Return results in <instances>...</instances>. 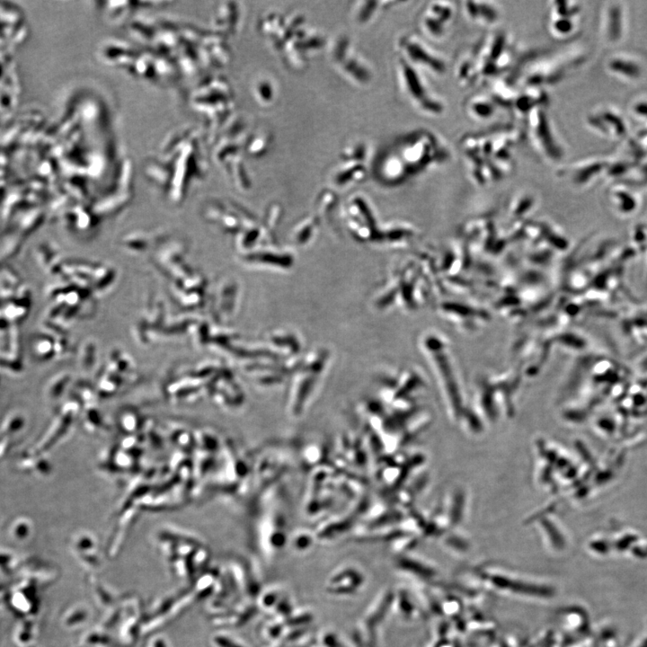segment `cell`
Here are the masks:
<instances>
[{"label": "cell", "mask_w": 647, "mask_h": 647, "mask_svg": "<svg viewBox=\"0 0 647 647\" xmlns=\"http://www.w3.org/2000/svg\"><path fill=\"white\" fill-rule=\"evenodd\" d=\"M450 146L438 133L425 128L399 136L386 147L375 163L378 179L386 184L401 185L448 164Z\"/></svg>", "instance_id": "6da1fadb"}, {"label": "cell", "mask_w": 647, "mask_h": 647, "mask_svg": "<svg viewBox=\"0 0 647 647\" xmlns=\"http://www.w3.org/2000/svg\"><path fill=\"white\" fill-rule=\"evenodd\" d=\"M522 135L512 123L496 124L465 134L459 140V149L471 181L485 186L510 176Z\"/></svg>", "instance_id": "7a4b0ae2"}, {"label": "cell", "mask_w": 647, "mask_h": 647, "mask_svg": "<svg viewBox=\"0 0 647 647\" xmlns=\"http://www.w3.org/2000/svg\"><path fill=\"white\" fill-rule=\"evenodd\" d=\"M513 56L510 34L500 29L490 30L456 59L455 79L464 88L486 85L509 73Z\"/></svg>", "instance_id": "3957f363"}, {"label": "cell", "mask_w": 647, "mask_h": 647, "mask_svg": "<svg viewBox=\"0 0 647 647\" xmlns=\"http://www.w3.org/2000/svg\"><path fill=\"white\" fill-rule=\"evenodd\" d=\"M263 37L293 70H303L311 57L326 45L324 35L307 24L299 13H276L267 22Z\"/></svg>", "instance_id": "277c9868"}, {"label": "cell", "mask_w": 647, "mask_h": 647, "mask_svg": "<svg viewBox=\"0 0 647 647\" xmlns=\"http://www.w3.org/2000/svg\"><path fill=\"white\" fill-rule=\"evenodd\" d=\"M394 74L403 100L417 113L427 118H439L447 111L443 98L430 85L426 75L396 55Z\"/></svg>", "instance_id": "5b68a950"}, {"label": "cell", "mask_w": 647, "mask_h": 647, "mask_svg": "<svg viewBox=\"0 0 647 647\" xmlns=\"http://www.w3.org/2000/svg\"><path fill=\"white\" fill-rule=\"evenodd\" d=\"M525 135L534 151L548 164L559 163L564 155V148L548 106L533 110L524 119Z\"/></svg>", "instance_id": "8992f818"}, {"label": "cell", "mask_w": 647, "mask_h": 647, "mask_svg": "<svg viewBox=\"0 0 647 647\" xmlns=\"http://www.w3.org/2000/svg\"><path fill=\"white\" fill-rule=\"evenodd\" d=\"M395 48L397 56L425 75L442 77L448 71L446 58L419 33H403L397 39Z\"/></svg>", "instance_id": "52a82bcc"}, {"label": "cell", "mask_w": 647, "mask_h": 647, "mask_svg": "<svg viewBox=\"0 0 647 647\" xmlns=\"http://www.w3.org/2000/svg\"><path fill=\"white\" fill-rule=\"evenodd\" d=\"M328 54L334 69L349 83L359 87L373 81L372 67L346 35H339L328 44Z\"/></svg>", "instance_id": "ba28073f"}, {"label": "cell", "mask_w": 647, "mask_h": 647, "mask_svg": "<svg viewBox=\"0 0 647 647\" xmlns=\"http://www.w3.org/2000/svg\"><path fill=\"white\" fill-rule=\"evenodd\" d=\"M456 6L451 1L427 2L417 16L419 34L428 41H440L448 34L456 19Z\"/></svg>", "instance_id": "9c48e42d"}, {"label": "cell", "mask_w": 647, "mask_h": 647, "mask_svg": "<svg viewBox=\"0 0 647 647\" xmlns=\"http://www.w3.org/2000/svg\"><path fill=\"white\" fill-rule=\"evenodd\" d=\"M580 7L576 2L553 0L548 3L546 31L557 40L571 37L576 30V17Z\"/></svg>", "instance_id": "30bf717a"}, {"label": "cell", "mask_w": 647, "mask_h": 647, "mask_svg": "<svg viewBox=\"0 0 647 647\" xmlns=\"http://www.w3.org/2000/svg\"><path fill=\"white\" fill-rule=\"evenodd\" d=\"M461 12L471 23L489 30L494 29L501 17L500 6L493 1H464L461 3Z\"/></svg>", "instance_id": "8fae6325"}, {"label": "cell", "mask_w": 647, "mask_h": 647, "mask_svg": "<svg viewBox=\"0 0 647 647\" xmlns=\"http://www.w3.org/2000/svg\"><path fill=\"white\" fill-rule=\"evenodd\" d=\"M547 90L532 86H519L510 111L518 119L525 117L533 110L549 105Z\"/></svg>", "instance_id": "7c38bea8"}, {"label": "cell", "mask_w": 647, "mask_h": 647, "mask_svg": "<svg viewBox=\"0 0 647 647\" xmlns=\"http://www.w3.org/2000/svg\"><path fill=\"white\" fill-rule=\"evenodd\" d=\"M463 108L466 116L475 122H488L501 110L486 91L478 92L466 97Z\"/></svg>", "instance_id": "4fadbf2b"}, {"label": "cell", "mask_w": 647, "mask_h": 647, "mask_svg": "<svg viewBox=\"0 0 647 647\" xmlns=\"http://www.w3.org/2000/svg\"><path fill=\"white\" fill-rule=\"evenodd\" d=\"M365 162V160L340 156V162L332 173L333 182L342 186L363 180L368 173Z\"/></svg>", "instance_id": "5bb4252c"}, {"label": "cell", "mask_w": 647, "mask_h": 647, "mask_svg": "<svg viewBox=\"0 0 647 647\" xmlns=\"http://www.w3.org/2000/svg\"><path fill=\"white\" fill-rule=\"evenodd\" d=\"M396 4H400V2L358 1L350 8V16L356 24L366 25L371 22L381 11Z\"/></svg>", "instance_id": "9a60e30c"}, {"label": "cell", "mask_w": 647, "mask_h": 647, "mask_svg": "<svg viewBox=\"0 0 647 647\" xmlns=\"http://www.w3.org/2000/svg\"><path fill=\"white\" fill-rule=\"evenodd\" d=\"M257 102L264 107L271 106L277 98V88L272 79L264 77L259 79L253 88Z\"/></svg>", "instance_id": "2e32d148"}, {"label": "cell", "mask_w": 647, "mask_h": 647, "mask_svg": "<svg viewBox=\"0 0 647 647\" xmlns=\"http://www.w3.org/2000/svg\"><path fill=\"white\" fill-rule=\"evenodd\" d=\"M270 143V134L268 131H262L253 137L249 153L255 156L261 155L269 150Z\"/></svg>", "instance_id": "e0dca14e"}, {"label": "cell", "mask_w": 647, "mask_h": 647, "mask_svg": "<svg viewBox=\"0 0 647 647\" xmlns=\"http://www.w3.org/2000/svg\"><path fill=\"white\" fill-rule=\"evenodd\" d=\"M23 425V419L20 415H13L6 418L2 425L1 430L4 434H13Z\"/></svg>", "instance_id": "ac0fdd59"}]
</instances>
